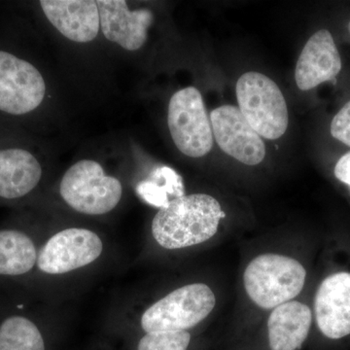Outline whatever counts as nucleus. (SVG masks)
Instances as JSON below:
<instances>
[{"label":"nucleus","mask_w":350,"mask_h":350,"mask_svg":"<svg viewBox=\"0 0 350 350\" xmlns=\"http://www.w3.org/2000/svg\"><path fill=\"white\" fill-rule=\"evenodd\" d=\"M313 323L331 340L350 335V273L338 271L320 283L313 300Z\"/></svg>","instance_id":"9d476101"},{"label":"nucleus","mask_w":350,"mask_h":350,"mask_svg":"<svg viewBox=\"0 0 350 350\" xmlns=\"http://www.w3.org/2000/svg\"><path fill=\"white\" fill-rule=\"evenodd\" d=\"M218 304L213 287L194 282L176 288L149 306L140 326L145 333L190 331L206 321Z\"/></svg>","instance_id":"20e7f679"},{"label":"nucleus","mask_w":350,"mask_h":350,"mask_svg":"<svg viewBox=\"0 0 350 350\" xmlns=\"http://www.w3.org/2000/svg\"><path fill=\"white\" fill-rule=\"evenodd\" d=\"M38 258L31 237L17 230L0 231V275H25L36 266Z\"/></svg>","instance_id":"dca6fc26"},{"label":"nucleus","mask_w":350,"mask_h":350,"mask_svg":"<svg viewBox=\"0 0 350 350\" xmlns=\"http://www.w3.org/2000/svg\"><path fill=\"white\" fill-rule=\"evenodd\" d=\"M236 91L239 110L260 137L275 140L284 135L289 116L286 101L275 82L252 71L239 77Z\"/></svg>","instance_id":"423d86ee"},{"label":"nucleus","mask_w":350,"mask_h":350,"mask_svg":"<svg viewBox=\"0 0 350 350\" xmlns=\"http://www.w3.org/2000/svg\"><path fill=\"white\" fill-rule=\"evenodd\" d=\"M59 194L69 207L86 215H103L118 206L123 185L105 174L103 165L91 159L73 163L59 184Z\"/></svg>","instance_id":"39448f33"},{"label":"nucleus","mask_w":350,"mask_h":350,"mask_svg":"<svg viewBox=\"0 0 350 350\" xmlns=\"http://www.w3.org/2000/svg\"><path fill=\"white\" fill-rule=\"evenodd\" d=\"M241 280L246 305L262 317L300 297L308 280V269L295 254L265 251L246 262Z\"/></svg>","instance_id":"f257e3e1"},{"label":"nucleus","mask_w":350,"mask_h":350,"mask_svg":"<svg viewBox=\"0 0 350 350\" xmlns=\"http://www.w3.org/2000/svg\"><path fill=\"white\" fill-rule=\"evenodd\" d=\"M103 244L93 231L70 228L57 232L39 251L38 266L48 275H63L96 261Z\"/></svg>","instance_id":"1a4fd4ad"},{"label":"nucleus","mask_w":350,"mask_h":350,"mask_svg":"<svg viewBox=\"0 0 350 350\" xmlns=\"http://www.w3.org/2000/svg\"><path fill=\"white\" fill-rule=\"evenodd\" d=\"M331 133L336 139L350 147V100L334 117Z\"/></svg>","instance_id":"aec40b11"},{"label":"nucleus","mask_w":350,"mask_h":350,"mask_svg":"<svg viewBox=\"0 0 350 350\" xmlns=\"http://www.w3.org/2000/svg\"><path fill=\"white\" fill-rule=\"evenodd\" d=\"M340 69L342 59L333 36L327 29H320L308 39L297 62V86L308 91L322 83L335 81Z\"/></svg>","instance_id":"4468645a"},{"label":"nucleus","mask_w":350,"mask_h":350,"mask_svg":"<svg viewBox=\"0 0 350 350\" xmlns=\"http://www.w3.org/2000/svg\"><path fill=\"white\" fill-rule=\"evenodd\" d=\"M213 137L228 155L246 165H257L266 157L261 137L251 128L239 108L223 105L211 114Z\"/></svg>","instance_id":"9b49d317"},{"label":"nucleus","mask_w":350,"mask_h":350,"mask_svg":"<svg viewBox=\"0 0 350 350\" xmlns=\"http://www.w3.org/2000/svg\"><path fill=\"white\" fill-rule=\"evenodd\" d=\"M225 218L222 206L213 196L184 195L159 209L152 221V236L167 250L202 245L218 236Z\"/></svg>","instance_id":"f03ea898"},{"label":"nucleus","mask_w":350,"mask_h":350,"mask_svg":"<svg viewBox=\"0 0 350 350\" xmlns=\"http://www.w3.org/2000/svg\"><path fill=\"white\" fill-rule=\"evenodd\" d=\"M100 29L103 36L122 49L135 52L148 40V31L154 23L149 9H131L122 0H98Z\"/></svg>","instance_id":"f8f14e48"},{"label":"nucleus","mask_w":350,"mask_h":350,"mask_svg":"<svg viewBox=\"0 0 350 350\" xmlns=\"http://www.w3.org/2000/svg\"><path fill=\"white\" fill-rule=\"evenodd\" d=\"M39 5L50 24L72 42H92L100 33V14L96 1L41 0Z\"/></svg>","instance_id":"ddd939ff"},{"label":"nucleus","mask_w":350,"mask_h":350,"mask_svg":"<svg viewBox=\"0 0 350 350\" xmlns=\"http://www.w3.org/2000/svg\"><path fill=\"white\" fill-rule=\"evenodd\" d=\"M335 176L350 188V152L338 160L335 167Z\"/></svg>","instance_id":"412c9836"},{"label":"nucleus","mask_w":350,"mask_h":350,"mask_svg":"<svg viewBox=\"0 0 350 350\" xmlns=\"http://www.w3.org/2000/svg\"><path fill=\"white\" fill-rule=\"evenodd\" d=\"M42 167L31 151L19 147L0 149V198L22 199L38 187Z\"/></svg>","instance_id":"2eb2a0df"},{"label":"nucleus","mask_w":350,"mask_h":350,"mask_svg":"<svg viewBox=\"0 0 350 350\" xmlns=\"http://www.w3.org/2000/svg\"><path fill=\"white\" fill-rule=\"evenodd\" d=\"M137 193L148 204L160 208L185 195L180 175L169 167L154 170L150 179L138 185Z\"/></svg>","instance_id":"f3484780"},{"label":"nucleus","mask_w":350,"mask_h":350,"mask_svg":"<svg viewBox=\"0 0 350 350\" xmlns=\"http://www.w3.org/2000/svg\"><path fill=\"white\" fill-rule=\"evenodd\" d=\"M312 325V308L298 298L260 317L230 350H303Z\"/></svg>","instance_id":"7ed1b4c3"},{"label":"nucleus","mask_w":350,"mask_h":350,"mask_svg":"<svg viewBox=\"0 0 350 350\" xmlns=\"http://www.w3.org/2000/svg\"><path fill=\"white\" fill-rule=\"evenodd\" d=\"M46 92L45 79L34 64L0 50V112L22 116L36 111Z\"/></svg>","instance_id":"6e6552de"},{"label":"nucleus","mask_w":350,"mask_h":350,"mask_svg":"<svg viewBox=\"0 0 350 350\" xmlns=\"http://www.w3.org/2000/svg\"><path fill=\"white\" fill-rule=\"evenodd\" d=\"M192 342L190 331L152 332L138 340L137 350H189Z\"/></svg>","instance_id":"6ab92c4d"},{"label":"nucleus","mask_w":350,"mask_h":350,"mask_svg":"<svg viewBox=\"0 0 350 350\" xmlns=\"http://www.w3.org/2000/svg\"><path fill=\"white\" fill-rule=\"evenodd\" d=\"M349 32H350V22H349Z\"/></svg>","instance_id":"4be33fe9"},{"label":"nucleus","mask_w":350,"mask_h":350,"mask_svg":"<svg viewBox=\"0 0 350 350\" xmlns=\"http://www.w3.org/2000/svg\"><path fill=\"white\" fill-rule=\"evenodd\" d=\"M167 124L175 146L184 155L202 158L213 149L211 119L197 88H184L172 94Z\"/></svg>","instance_id":"0eeeda50"},{"label":"nucleus","mask_w":350,"mask_h":350,"mask_svg":"<svg viewBox=\"0 0 350 350\" xmlns=\"http://www.w3.org/2000/svg\"><path fill=\"white\" fill-rule=\"evenodd\" d=\"M0 350H46L45 340L31 320L14 315L0 325Z\"/></svg>","instance_id":"a211bd4d"}]
</instances>
